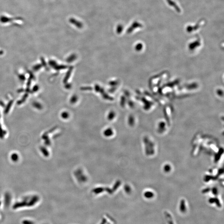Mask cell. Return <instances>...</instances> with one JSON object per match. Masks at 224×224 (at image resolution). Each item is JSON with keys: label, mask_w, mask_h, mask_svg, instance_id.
<instances>
[{"label": "cell", "mask_w": 224, "mask_h": 224, "mask_svg": "<svg viewBox=\"0 0 224 224\" xmlns=\"http://www.w3.org/2000/svg\"><path fill=\"white\" fill-rule=\"evenodd\" d=\"M103 134H104V135L105 136V137H111V136H112V135H113V130H112V129H108L104 131Z\"/></svg>", "instance_id": "obj_3"}, {"label": "cell", "mask_w": 224, "mask_h": 224, "mask_svg": "<svg viewBox=\"0 0 224 224\" xmlns=\"http://www.w3.org/2000/svg\"><path fill=\"white\" fill-rule=\"evenodd\" d=\"M140 26V25L137 22L134 23H133L132 24V26H130V28H129L128 30H127V32H128V33H130V32H132L133 30V29H134V28H137V27H139V26Z\"/></svg>", "instance_id": "obj_2"}, {"label": "cell", "mask_w": 224, "mask_h": 224, "mask_svg": "<svg viewBox=\"0 0 224 224\" xmlns=\"http://www.w3.org/2000/svg\"><path fill=\"white\" fill-rule=\"evenodd\" d=\"M123 26L121 25H118L116 28V32L118 34H120L122 32L123 30Z\"/></svg>", "instance_id": "obj_4"}, {"label": "cell", "mask_w": 224, "mask_h": 224, "mask_svg": "<svg viewBox=\"0 0 224 224\" xmlns=\"http://www.w3.org/2000/svg\"><path fill=\"white\" fill-rule=\"evenodd\" d=\"M69 22L71 24H73L74 26H76L77 28H79V29L82 28L83 27V24L82 23L79 21L77 20L76 19L70 18L69 19Z\"/></svg>", "instance_id": "obj_1"}]
</instances>
